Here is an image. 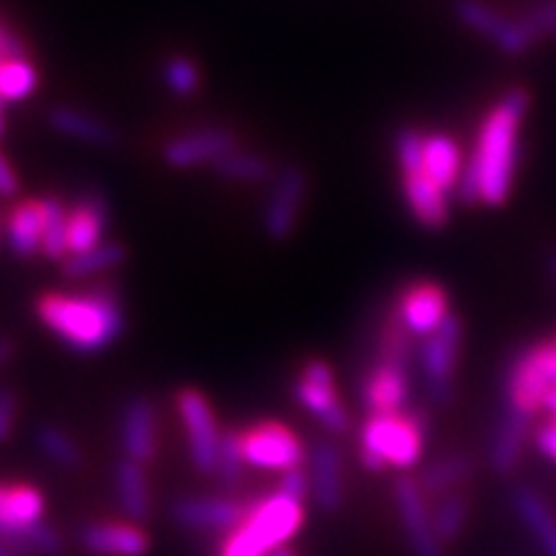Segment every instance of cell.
Masks as SVG:
<instances>
[{
  "label": "cell",
  "mask_w": 556,
  "mask_h": 556,
  "mask_svg": "<svg viewBox=\"0 0 556 556\" xmlns=\"http://www.w3.org/2000/svg\"><path fill=\"white\" fill-rule=\"evenodd\" d=\"M533 415L526 413L516 405H503V415H500V422L495 428V435H492L490 443V467L495 469V475H510L520 462V454H523L526 438L531 433Z\"/></svg>",
  "instance_id": "ffe728a7"
},
{
  "label": "cell",
  "mask_w": 556,
  "mask_h": 556,
  "mask_svg": "<svg viewBox=\"0 0 556 556\" xmlns=\"http://www.w3.org/2000/svg\"><path fill=\"white\" fill-rule=\"evenodd\" d=\"M541 407L546 409V413H552L556 417V387L548 389V392L544 394V400H541Z\"/></svg>",
  "instance_id": "bcb514c9"
},
{
  "label": "cell",
  "mask_w": 556,
  "mask_h": 556,
  "mask_svg": "<svg viewBox=\"0 0 556 556\" xmlns=\"http://www.w3.org/2000/svg\"><path fill=\"white\" fill-rule=\"evenodd\" d=\"M456 16L464 26H469L471 31L482 34L505 54H523L533 47V34L526 29L523 21H510L500 16L495 9L484 5L482 0H458L456 3Z\"/></svg>",
  "instance_id": "8fae6325"
},
{
  "label": "cell",
  "mask_w": 556,
  "mask_h": 556,
  "mask_svg": "<svg viewBox=\"0 0 556 556\" xmlns=\"http://www.w3.org/2000/svg\"><path fill=\"white\" fill-rule=\"evenodd\" d=\"M37 315L62 345L80 356H93L122 338L127 328L122 302L111 287H93L75 294H45Z\"/></svg>",
  "instance_id": "7a4b0ae2"
},
{
  "label": "cell",
  "mask_w": 556,
  "mask_h": 556,
  "mask_svg": "<svg viewBox=\"0 0 556 556\" xmlns=\"http://www.w3.org/2000/svg\"><path fill=\"white\" fill-rule=\"evenodd\" d=\"M0 556H16V552H13V548L5 544L3 539H0Z\"/></svg>",
  "instance_id": "7dc6e473"
},
{
  "label": "cell",
  "mask_w": 556,
  "mask_h": 556,
  "mask_svg": "<svg viewBox=\"0 0 556 556\" xmlns=\"http://www.w3.org/2000/svg\"><path fill=\"white\" fill-rule=\"evenodd\" d=\"M394 152L402 176H417L422 173V155H426V135L415 129H400L394 137Z\"/></svg>",
  "instance_id": "74e56055"
},
{
  "label": "cell",
  "mask_w": 556,
  "mask_h": 556,
  "mask_svg": "<svg viewBox=\"0 0 556 556\" xmlns=\"http://www.w3.org/2000/svg\"><path fill=\"white\" fill-rule=\"evenodd\" d=\"M13 356H16V343L11 338L0 336V368L9 364Z\"/></svg>",
  "instance_id": "f6af8a7d"
},
{
  "label": "cell",
  "mask_w": 556,
  "mask_h": 556,
  "mask_svg": "<svg viewBox=\"0 0 556 556\" xmlns=\"http://www.w3.org/2000/svg\"><path fill=\"white\" fill-rule=\"evenodd\" d=\"M270 556H299V554H296V552H291V548L283 546V548H278L276 554H270Z\"/></svg>",
  "instance_id": "681fc988"
},
{
  "label": "cell",
  "mask_w": 556,
  "mask_h": 556,
  "mask_svg": "<svg viewBox=\"0 0 556 556\" xmlns=\"http://www.w3.org/2000/svg\"><path fill=\"white\" fill-rule=\"evenodd\" d=\"M554 420H556V417H554Z\"/></svg>",
  "instance_id": "816d5d0a"
},
{
  "label": "cell",
  "mask_w": 556,
  "mask_h": 556,
  "mask_svg": "<svg viewBox=\"0 0 556 556\" xmlns=\"http://www.w3.org/2000/svg\"><path fill=\"white\" fill-rule=\"evenodd\" d=\"M394 505L413 556H446L433 528V510L417 477L400 475L394 479Z\"/></svg>",
  "instance_id": "9c48e42d"
},
{
  "label": "cell",
  "mask_w": 556,
  "mask_h": 556,
  "mask_svg": "<svg viewBox=\"0 0 556 556\" xmlns=\"http://www.w3.org/2000/svg\"><path fill=\"white\" fill-rule=\"evenodd\" d=\"M526 111L528 96L523 90H507L484 116L477 150L471 152L456 189L464 204L482 201L486 206H500L510 197L518 160V131Z\"/></svg>",
  "instance_id": "6da1fadb"
},
{
  "label": "cell",
  "mask_w": 556,
  "mask_h": 556,
  "mask_svg": "<svg viewBox=\"0 0 556 556\" xmlns=\"http://www.w3.org/2000/svg\"><path fill=\"white\" fill-rule=\"evenodd\" d=\"M45 495L31 484H0V539L16 541L45 516Z\"/></svg>",
  "instance_id": "d6986e66"
},
{
  "label": "cell",
  "mask_w": 556,
  "mask_h": 556,
  "mask_svg": "<svg viewBox=\"0 0 556 556\" xmlns=\"http://www.w3.org/2000/svg\"><path fill=\"white\" fill-rule=\"evenodd\" d=\"M16 191H18L16 170L11 168V163L5 160L3 152H0V197H3V199L16 197Z\"/></svg>",
  "instance_id": "b9f144b4"
},
{
  "label": "cell",
  "mask_w": 556,
  "mask_h": 556,
  "mask_svg": "<svg viewBox=\"0 0 556 556\" xmlns=\"http://www.w3.org/2000/svg\"><path fill=\"white\" fill-rule=\"evenodd\" d=\"M240 446L245 464L253 469L287 475V471L302 469L307 462L302 438L276 420H263L240 430Z\"/></svg>",
  "instance_id": "5b68a950"
},
{
  "label": "cell",
  "mask_w": 556,
  "mask_h": 556,
  "mask_svg": "<svg viewBox=\"0 0 556 556\" xmlns=\"http://www.w3.org/2000/svg\"><path fill=\"white\" fill-rule=\"evenodd\" d=\"M448 315V296L438 283L417 281L402 291L397 319L413 338H430Z\"/></svg>",
  "instance_id": "5bb4252c"
},
{
  "label": "cell",
  "mask_w": 556,
  "mask_h": 556,
  "mask_svg": "<svg viewBox=\"0 0 556 556\" xmlns=\"http://www.w3.org/2000/svg\"><path fill=\"white\" fill-rule=\"evenodd\" d=\"M41 214H45V229H41V255L50 261H65L67 250V208L60 199H41Z\"/></svg>",
  "instance_id": "1f68e13d"
},
{
  "label": "cell",
  "mask_w": 556,
  "mask_h": 556,
  "mask_svg": "<svg viewBox=\"0 0 556 556\" xmlns=\"http://www.w3.org/2000/svg\"><path fill=\"white\" fill-rule=\"evenodd\" d=\"M409 361L377 356L361 379V405L368 415H397L405 413L409 402Z\"/></svg>",
  "instance_id": "30bf717a"
},
{
  "label": "cell",
  "mask_w": 556,
  "mask_h": 556,
  "mask_svg": "<svg viewBox=\"0 0 556 556\" xmlns=\"http://www.w3.org/2000/svg\"><path fill=\"white\" fill-rule=\"evenodd\" d=\"M21 54H24V45H21L11 31L0 24V60L21 58Z\"/></svg>",
  "instance_id": "ee69618b"
},
{
  "label": "cell",
  "mask_w": 556,
  "mask_h": 556,
  "mask_svg": "<svg viewBox=\"0 0 556 556\" xmlns=\"http://www.w3.org/2000/svg\"><path fill=\"white\" fill-rule=\"evenodd\" d=\"M523 26L533 34V39L544 37V34H556V0H546V3H539L536 9L526 13Z\"/></svg>",
  "instance_id": "f35d334b"
},
{
  "label": "cell",
  "mask_w": 556,
  "mask_h": 556,
  "mask_svg": "<svg viewBox=\"0 0 556 556\" xmlns=\"http://www.w3.org/2000/svg\"><path fill=\"white\" fill-rule=\"evenodd\" d=\"M13 552H24V554H37V556H60L62 548V536L50 523H45V520H39L37 526L26 528L24 533L16 541H11L9 544Z\"/></svg>",
  "instance_id": "d590c367"
},
{
  "label": "cell",
  "mask_w": 556,
  "mask_h": 556,
  "mask_svg": "<svg viewBox=\"0 0 556 556\" xmlns=\"http://www.w3.org/2000/svg\"><path fill=\"white\" fill-rule=\"evenodd\" d=\"M428 415L417 413L368 415L358 433V462L371 475L384 469L409 471L417 467L426 448Z\"/></svg>",
  "instance_id": "277c9868"
},
{
  "label": "cell",
  "mask_w": 556,
  "mask_h": 556,
  "mask_svg": "<svg viewBox=\"0 0 556 556\" xmlns=\"http://www.w3.org/2000/svg\"><path fill=\"white\" fill-rule=\"evenodd\" d=\"M80 546L93 556H148L150 536L137 523L93 520L78 531Z\"/></svg>",
  "instance_id": "ac0fdd59"
},
{
  "label": "cell",
  "mask_w": 556,
  "mask_h": 556,
  "mask_svg": "<svg viewBox=\"0 0 556 556\" xmlns=\"http://www.w3.org/2000/svg\"><path fill=\"white\" fill-rule=\"evenodd\" d=\"M50 127L60 135L70 139H80V142L96 144V148H111L116 142V131L109 127L106 122L96 119V116L86 114V111L70 109V106H58L50 111Z\"/></svg>",
  "instance_id": "4316f807"
},
{
  "label": "cell",
  "mask_w": 556,
  "mask_h": 556,
  "mask_svg": "<svg viewBox=\"0 0 556 556\" xmlns=\"http://www.w3.org/2000/svg\"><path fill=\"white\" fill-rule=\"evenodd\" d=\"M477 462L475 456L469 454H446L435 458L430 467H426L417 477L422 492H426L428 500H438L448 492H456L464 482H469L471 475H475Z\"/></svg>",
  "instance_id": "d4e9b609"
},
{
  "label": "cell",
  "mask_w": 556,
  "mask_h": 556,
  "mask_svg": "<svg viewBox=\"0 0 556 556\" xmlns=\"http://www.w3.org/2000/svg\"><path fill=\"white\" fill-rule=\"evenodd\" d=\"M245 456H242L240 446V430H225L222 435V446L217 456V469H214V477L219 479V484L225 490H232L242 482V475H245Z\"/></svg>",
  "instance_id": "e575fe53"
},
{
  "label": "cell",
  "mask_w": 556,
  "mask_h": 556,
  "mask_svg": "<svg viewBox=\"0 0 556 556\" xmlns=\"http://www.w3.org/2000/svg\"><path fill=\"white\" fill-rule=\"evenodd\" d=\"M212 170L225 180H238V184H263L270 176V160L263 157L261 152L238 150L227 152L212 165Z\"/></svg>",
  "instance_id": "4dcf8cb0"
},
{
  "label": "cell",
  "mask_w": 556,
  "mask_h": 556,
  "mask_svg": "<svg viewBox=\"0 0 556 556\" xmlns=\"http://www.w3.org/2000/svg\"><path fill=\"white\" fill-rule=\"evenodd\" d=\"M0 131H3V119H0Z\"/></svg>",
  "instance_id": "f907efd6"
},
{
  "label": "cell",
  "mask_w": 556,
  "mask_h": 556,
  "mask_svg": "<svg viewBox=\"0 0 556 556\" xmlns=\"http://www.w3.org/2000/svg\"><path fill=\"white\" fill-rule=\"evenodd\" d=\"M176 409L180 422H184L186 441H189L191 467L199 475H214L217 469V456L222 446V430L212 405L199 389H180L176 394Z\"/></svg>",
  "instance_id": "8992f818"
},
{
  "label": "cell",
  "mask_w": 556,
  "mask_h": 556,
  "mask_svg": "<svg viewBox=\"0 0 556 556\" xmlns=\"http://www.w3.org/2000/svg\"><path fill=\"white\" fill-rule=\"evenodd\" d=\"M109 208L101 193H86L67 214V250L70 255L86 253L101 245L106 235Z\"/></svg>",
  "instance_id": "44dd1931"
},
{
  "label": "cell",
  "mask_w": 556,
  "mask_h": 556,
  "mask_svg": "<svg viewBox=\"0 0 556 556\" xmlns=\"http://www.w3.org/2000/svg\"><path fill=\"white\" fill-rule=\"evenodd\" d=\"M37 67L21 54V58L0 60V101L18 103L37 90Z\"/></svg>",
  "instance_id": "d6a6232c"
},
{
  "label": "cell",
  "mask_w": 556,
  "mask_h": 556,
  "mask_svg": "<svg viewBox=\"0 0 556 556\" xmlns=\"http://www.w3.org/2000/svg\"><path fill=\"white\" fill-rule=\"evenodd\" d=\"M462 173V155H458L454 139L448 135H428L426 155H422V176L433 180L438 189L451 193L458 189Z\"/></svg>",
  "instance_id": "484cf974"
},
{
  "label": "cell",
  "mask_w": 556,
  "mask_h": 556,
  "mask_svg": "<svg viewBox=\"0 0 556 556\" xmlns=\"http://www.w3.org/2000/svg\"><path fill=\"white\" fill-rule=\"evenodd\" d=\"M469 497L467 492L456 490V492H448V495L438 497L435 505L430 507L433 510V528L438 533V539H441V544H454V541L462 536L464 528H467V520H469Z\"/></svg>",
  "instance_id": "f546056e"
},
{
  "label": "cell",
  "mask_w": 556,
  "mask_h": 556,
  "mask_svg": "<svg viewBox=\"0 0 556 556\" xmlns=\"http://www.w3.org/2000/svg\"><path fill=\"white\" fill-rule=\"evenodd\" d=\"M114 492L116 503H119L122 513L129 518V523H142L150 518L152 500H150V482L144 475L142 464L131 462V458H122L114 467Z\"/></svg>",
  "instance_id": "7402d4cb"
},
{
  "label": "cell",
  "mask_w": 556,
  "mask_h": 556,
  "mask_svg": "<svg viewBox=\"0 0 556 556\" xmlns=\"http://www.w3.org/2000/svg\"><path fill=\"white\" fill-rule=\"evenodd\" d=\"M124 261H127V250H124V245H119V242L103 240L101 245L90 248L86 253L67 255V258L62 261V274L67 278H75V281H80V278L106 274V270L122 266Z\"/></svg>",
  "instance_id": "f1b7e54d"
},
{
  "label": "cell",
  "mask_w": 556,
  "mask_h": 556,
  "mask_svg": "<svg viewBox=\"0 0 556 556\" xmlns=\"http://www.w3.org/2000/svg\"><path fill=\"white\" fill-rule=\"evenodd\" d=\"M278 490L287 492V495L296 497V500H304L307 503V495H309V475L304 469H294V471H287V475H281L278 479Z\"/></svg>",
  "instance_id": "60d3db41"
},
{
  "label": "cell",
  "mask_w": 556,
  "mask_h": 556,
  "mask_svg": "<svg viewBox=\"0 0 556 556\" xmlns=\"http://www.w3.org/2000/svg\"><path fill=\"white\" fill-rule=\"evenodd\" d=\"M304 197H307V176L302 168L291 165L276 178L274 191L263 206V232L274 242H283L294 232L299 212H302Z\"/></svg>",
  "instance_id": "7c38bea8"
},
{
  "label": "cell",
  "mask_w": 556,
  "mask_h": 556,
  "mask_svg": "<svg viewBox=\"0 0 556 556\" xmlns=\"http://www.w3.org/2000/svg\"><path fill=\"white\" fill-rule=\"evenodd\" d=\"M536 446L541 448V454H544L546 458H552V462H556V420H552V422H548V426H544V428L539 430Z\"/></svg>",
  "instance_id": "7bdbcfd3"
},
{
  "label": "cell",
  "mask_w": 556,
  "mask_h": 556,
  "mask_svg": "<svg viewBox=\"0 0 556 556\" xmlns=\"http://www.w3.org/2000/svg\"><path fill=\"white\" fill-rule=\"evenodd\" d=\"M309 495L319 510L338 513L345 503L343 456L330 441H315L309 451Z\"/></svg>",
  "instance_id": "e0dca14e"
},
{
  "label": "cell",
  "mask_w": 556,
  "mask_h": 556,
  "mask_svg": "<svg viewBox=\"0 0 556 556\" xmlns=\"http://www.w3.org/2000/svg\"><path fill=\"white\" fill-rule=\"evenodd\" d=\"M402 191L413 212V217L428 229H441L448 222V193L422 173L417 176H402Z\"/></svg>",
  "instance_id": "603a6c76"
},
{
  "label": "cell",
  "mask_w": 556,
  "mask_h": 556,
  "mask_svg": "<svg viewBox=\"0 0 556 556\" xmlns=\"http://www.w3.org/2000/svg\"><path fill=\"white\" fill-rule=\"evenodd\" d=\"M510 500L520 520L528 526V531L541 541L544 552L548 556H556V518L544 500L531 486H516L510 492Z\"/></svg>",
  "instance_id": "83f0119b"
},
{
  "label": "cell",
  "mask_w": 556,
  "mask_h": 556,
  "mask_svg": "<svg viewBox=\"0 0 556 556\" xmlns=\"http://www.w3.org/2000/svg\"><path fill=\"white\" fill-rule=\"evenodd\" d=\"M238 148V137L225 127H204L173 137L163 148V160L173 170H191L199 165L217 163L227 152Z\"/></svg>",
  "instance_id": "4fadbf2b"
},
{
  "label": "cell",
  "mask_w": 556,
  "mask_h": 556,
  "mask_svg": "<svg viewBox=\"0 0 556 556\" xmlns=\"http://www.w3.org/2000/svg\"><path fill=\"white\" fill-rule=\"evenodd\" d=\"M304 518H307L304 500L291 497L276 486V492L250 505L245 518L225 533L217 556L276 554L302 531Z\"/></svg>",
  "instance_id": "3957f363"
},
{
  "label": "cell",
  "mask_w": 556,
  "mask_h": 556,
  "mask_svg": "<svg viewBox=\"0 0 556 556\" xmlns=\"http://www.w3.org/2000/svg\"><path fill=\"white\" fill-rule=\"evenodd\" d=\"M119 443L124 458L148 467L157 456V413L148 397H129L119 415Z\"/></svg>",
  "instance_id": "2e32d148"
},
{
  "label": "cell",
  "mask_w": 556,
  "mask_h": 556,
  "mask_svg": "<svg viewBox=\"0 0 556 556\" xmlns=\"http://www.w3.org/2000/svg\"><path fill=\"white\" fill-rule=\"evenodd\" d=\"M18 397L9 387H0V443H5L16 428Z\"/></svg>",
  "instance_id": "ab89813d"
},
{
  "label": "cell",
  "mask_w": 556,
  "mask_h": 556,
  "mask_svg": "<svg viewBox=\"0 0 556 556\" xmlns=\"http://www.w3.org/2000/svg\"><path fill=\"white\" fill-rule=\"evenodd\" d=\"M34 441H37V448L45 454L54 467L60 469H80L83 464V451L78 443L70 438V433L58 428V426H39L34 430Z\"/></svg>",
  "instance_id": "836d02e7"
},
{
  "label": "cell",
  "mask_w": 556,
  "mask_h": 556,
  "mask_svg": "<svg viewBox=\"0 0 556 556\" xmlns=\"http://www.w3.org/2000/svg\"><path fill=\"white\" fill-rule=\"evenodd\" d=\"M548 274H552L554 283H556V253L552 255V258H548Z\"/></svg>",
  "instance_id": "c3c4849f"
},
{
  "label": "cell",
  "mask_w": 556,
  "mask_h": 556,
  "mask_svg": "<svg viewBox=\"0 0 556 556\" xmlns=\"http://www.w3.org/2000/svg\"><path fill=\"white\" fill-rule=\"evenodd\" d=\"M41 229H45V214H41V201L26 199L13 206L5 225V240H9L11 253L16 258H31L41 253Z\"/></svg>",
  "instance_id": "cb8c5ba5"
},
{
  "label": "cell",
  "mask_w": 556,
  "mask_h": 556,
  "mask_svg": "<svg viewBox=\"0 0 556 556\" xmlns=\"http://www.w3.org/2000/svg\"><path fill=\"white\" fill-rule=\"evenodd\" d=\"M462 348V323L448 315L446 323L433 336L426 338L420 351V371L426 379L428 400L438 407H446L454 400V368Z\"/></svg>",
  "instance_id": "ba28073f"
},
{
  "label": "cell",
  "mask_w": 556,
  "mask_h": 556,
  "mask_svg": "<svg viewBox=\"0 0 556 556\" xmlns=\"http://www.w3.org/2000/svg\"><path fill=\"white\" fill-rule=\"evenodd\" d=\"M163 80H165V86H168L170 93L186 99V96H193L199 90L201 75H199L197 62H193L191 58H184V54H176V58H170L168 62H165Z\"/></svg>",
  "instance_id": "8d00e7d4"
},
{
  "label": "cell",
  "mask_w": 556,
  "mask_h": 556,
  "mask_svg": "<svg viewBox=\"0 0 556 556\" xmlns=\"http://www.w3.org/2000/svg\"><path fill=\"white\" fill-rule=\"evenodd\" d=\"M294 397L315 420L332 435H343L351 428V415L336 392L332 368L325 361L312 358L302 366L294 381Z\"/></svg>",
  "instance_id": "52a82bcc"
},
{
  "label": "cell",
  "mask_w": 556,
  "mask_h": 556,
  "mask_svg": "<svg viewBox=\"0 0 556 556\" xmlns=\"http://www.w3.org/2000/svg\"><path fill=\"white\" fill-rule=\"evenodd\" d=\"M248 507L235 497H180L170 505V518L186 531L227 533L245 518Z\"/></svg>",
  "instance_id": "9a60e30c"
}]
</instances>
